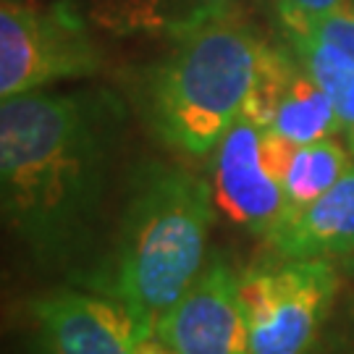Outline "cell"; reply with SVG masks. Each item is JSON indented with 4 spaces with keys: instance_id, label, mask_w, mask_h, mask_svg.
<instances>
[{
    "instance_id": "1",
    "label": "cell",
    "mask_w": 354,
    "mask_h": 354,
    "mask_svg": "<svg viewBox=\"0 0 354 354\" xmlns=\"http://www.w3.org/2000/svg\"><path fill=\"white\" fill-rule=\"evenodd\" d=\"M121 131L124 105L105 87L3 100V221L37 266L66 268L95 247Z\"/></svg>"
},
{
    "instance_id": "2",
    "label": "cell",
    "mask_w": 354,
    "mask_h": 354,
    "mask_svg": "<svg viewBox=\"0 0 354 354\" xmlns=\"http://www.w3.org/2000/svg\"><path fill=\"white\" fill-rule=\"evenodd\" d=\"M213 205L210 187L187 168L145 160L129 174L113 257L95 283L127 304L142 339L207 263Z\"/></svg>"
},
{
    "instance_id": "3",
    "label": "cell",
    "mask_w": 354,
    "mask_h": 354,
    "mask_svg": "<svg viewBox=\"0 0 354 354\" xmlns=\"http://www.w3.org/2000/svg\"><path fill=\"white\" fill-rule=\"evenodd\" d=\"M174 45L140 79V111L171 150L200 158L241 118L260 42L226 11L171 24Z\"/></svg>"
},
{
    "instance_id": "4",
    "label": "cell",
    "mask_w": 354,
    "mask_h": 354,
    "mask_svg": "<svg viewBox=\"0 0 354 354\" xmlns=\"http://www.w3.org/2000/svg\"><path fill=\"white\" fill-rule=\"evenodd\" d=\"M339 297L330 260H286L241 273L247 354H313Z\"/></svg>"
},
{
    "instance_id": "5",
    "label": "cell",
    "mask_w": 354,
    "mask_h": 354,
    "mask_svg": "<svg viewBox=\"0 0 354 354\" xmlns=\"http://www.w3.org/2000/svg\"><path fill=\"white\" fill-rule=\"evenodd\" d=\"M102 66L89 24L74 3L37 8L3 0L0 8V95L3 100L64 79H84Z\"/></svg>"
},
{
    "instance_id": "6",
    "label": "cell",
    "mask_w": 354,
    "mask_h": 354,
    "mask_svg": "<svg viewBox=\"0 0 354 354\" xmlns=\"http://www.w3.org/2000/svg\"><path fill=\"white\" fill-rule=\"evenodd\" d=\"M155 333L176 354H247L241 273L213 254L165 313Z\"/></svg>"
},
{
    "instance_id": "7",
    "label": "cell",
    "mask_w": 354,
    "mask_h": 354,
    "mask_svg": "<svg viewBox=\"0 0 354 354\" xmlns=\"http://www.w3.org/2000/svg\"><path fill=\"white\" fill-rule=\"evenodd\" d=\"M29 313L39 354H134L142 339L127 304L102 291H48L35 297Z\"/></svg>"
},
{
    "instance_id": "8",
    "label": "cell",
    "mask_w": 354,
    "mask_h": 354,
    "mask_svg": "<svg viewBox=\"0 0 354 354\" xmlns=\"http://www.w3.org/2000/svg\"><path fill=\"white\" fill-rule=\"evenodd\" d=\"M213 200L228 221L257 236H268V231L289 210L283 184L263 160V129L247 118H239L218 142Z\"/></svg>"
},
{
    "instance_id": "9",
    "label": "cell",
    "mask_w": 354,
    "mask_h": 354,
    "mask_svg": "<svg viewBox=\"0 0 354 354\" xmlns=\"http://www.w3.org/2000/svg\"><path fill=\"white\" fill-rule=\"evenodd\" d=\"M266 241L276 257L286 260H344L354 254V168L310 205L286 210Z\"/></svg>"
},
{
    "instance_id": "10",
    "label": "cell",
    "mask_w": 354,
    "mask_h": 354,
    "mask_svg": "<svg viewBox=\"0 0 354 354\" xmlns=\"http://www.w3.org/2000/svg\"><path fill=\"white\" fill-rule=\"evenodd\" d=\"M270 129L294 145H310L342 131V121L333 97L304 68H299Z\"/></svg>"
},
{
    "instance_id": "11",
    "label": "cell",
    "mask_w": 354,
    "mask_h": 354,
    "mask_svg": "<svg viewBox=\"0 0 354 354\" xmlns=\"http://www.w3.org/2000/svg\"><path fill=\"white\" fill-rule=\"evenodd\" d=\"M349 171V152L339 142L317 140L310 145H299L283 176V192L289 210L304 207L339 181Z\"/></svg>"
},
{
    "instance_id": "12",
    "label": "cell",
    "mask_w": 354,
    "mask_h": 354,
    "mask_svg": "<svg viewBox=\"0 0 354 354\" xmlns=\"http://www.w3.org/2000/svg\"><path fill=\"white\" fill-rule=\"evenodd\" d=\"M299 66L302 64H294V58L283 48L270 45V42H260L252 84H250V92L244 97L241 118H247L250 124L260 129L273 127L281 102L286 100Z\"/></svg>"
},
{
    "instance_id": "13",
    "label": "cell",
    "mask_w": 354,
    "mask_h": 354,
    "mask_svg": "<svg viewBox=\"0 0 354 354\" xmlns=\"http://www.w3.org/2000/svg\"><path fill=\"white\" fill-rule=\"evenodd\" d=\"M176 0H76L74 8L89 26L111 35H134L171 26Z\"/></svg>"
},
{
    "instance_id": "14",
    "label": "cell",
    "mask_w": 354,
    "mask_h": 354,
    "mask_svg": "<svg viewBox=\"0 0 354 354\" xmlns=\"http://www.w3.org/2000/svg\"><path fill=\"white\" fill-rule=\"evenodd\" d=\"M315 37L339 45L346 55L354 58V0H346L342 8L317 16Z\"/></svg>"
},
{
    "instance_id": "15",
    "label": "cell",
    "mask_w": 354,
    "mask_h": 354,
    "mask_svg": "<svg viewBox=\"0 0 354 354\" xmlns=\"http://www.w3.org/2000/svg\"><path fill=\"white\" fill-rule=\"evenodd\" d=\"M326 354H354V302L342 320L333 323Z\"/></svg>"
},
{
    "instance_id": "16",
    "label": "cell",
    "mask_w": 354,
    "mask_h": 354,
    "mask_svg": "<svg viewBox=\"0 0 354 354\" xmlns=\"http://www.w3.org/2000/svg\"><path fill=\"white\" fill-rule=\"evenodd\" d=\"M187 8V16H205V13H221L226 11L234 0H176ZM184 16V19H187ZM181 21V19H178Z\"/></svg>"
},
{
    "instance_id": "17",
    "label": "cell",
    "mask_w": 354,
    "mask_h": 354,
    "mask_svg": "<svg viewBox=\"0 0 354 354\" xmlns=\"http://www.w3.org/2000/svg\"><path fill=\"white\" fill-rule=\"evenodd\" d=\"M294 6H299L304 11H310L313 16H326V13L342 8L346 0H289Z\"/></svg>"
},
{
    "instance_id": "18",
    "label": "cell",
    "mask_w": 354,
    "mask_h": 354,
    "mask_svg": "<svg viewBox=\"0 0 354 354\" xmlns=\"http://www.w3.org/2000/svg\"><path fill=\"white\" fill-rule=\"evenodd\" d=\"M134 354H176V352H174V349H171V346H168L158 333H150V336H145V339L137 342Z\"/></svg>"
},
{
    "instance_id": "19",
    "label": "cell",
    "mask_w": 354,
    "mask_h": 354,
    "mask_svg": "<svg viewBox=\"0 0 354 354\" xmlns=\"http://www.w3.org/2000/svg\"><path fill=\"white\" fill-rule=\"evenodd\" d=\"M342 263H344V270H346V273H349V276L354 279V254H349V257H344Z\"/></svg>"
},
{
    "instance_id": "20",
    "label": "cell",
    "mask_w": 354,
    "mask_h": 354,
    "mask_svg": "<svg viewBox=\"0 0 354 354\" xmlns=\"http://www.w3.org/2000/svg\"><path fill=\"white\" fill-rule=\"evenodd\" d=\"M344 134H346V147H349V152L354 155V127H352V129H346Z\"/></svg>"
}]
</instances>
